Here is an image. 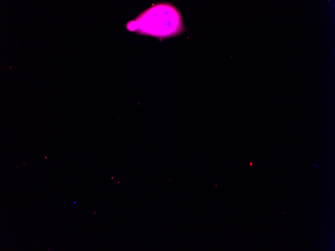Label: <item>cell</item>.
<instances>
[{
  "instance_id": "cell-1",
  "label": "cell",
  "mask_w": 335,
  "mask_h": 251,
  "mask_svg": "<svg viewBox=\"0 0 335 251\" xmlns=\"http://www.w3.org/2000/svg\"><path fill=\"white\" fill-rule=\"evenodd\" d=\"M131 31L159 39L175 36L184 30L182 16L173 5L158 3L147 9L127 24Z\"/></svg>"
}]
</instances>
